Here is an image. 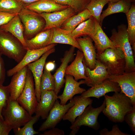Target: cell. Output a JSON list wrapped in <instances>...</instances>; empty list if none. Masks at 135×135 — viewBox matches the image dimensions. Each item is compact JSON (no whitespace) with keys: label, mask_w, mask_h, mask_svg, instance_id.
Wrapping results in <instances>:
<instances>
[{"label":"cell","mask_w":135,"mask_h":135,"mask_svg":"<svg viewBox=\"0 0 135 135\" xmlns=\"http://www.w3.org/2000/svg\"><path fill=\"white\" fill-rule=\"evenodd\" d=\"M120 90L117 83L107 79L102 84L91 87L82 93L80 96L83 98L94 97L99 99L107 93L120 92Z\"/></svg>","instance_id":"cell-19"},{"label":"cell","mask_w":135,"mask_h":135,"mask_svg":"<svg viewBox=\"0 0 135 135\" xmlns=\"http://www.w3.org/2000/svg\"><path fill=\"white\" fill-rule=\"evenodd\" d=\"M56 44H51L44 48L36 50L27 49V52L22 60L15 66L6 72L8 76H12L28 64L38 59L46 52L55 47Z\"/></svg>","instance_id":"cell-18"},{"label":"cell","mask_w":135,"mask_h":135,"mask_svg":"<svg viewBox=\"0 0 135 135\" xmlns=\"http://www.w3.org/2000/svg\"><path fill=\"white\" fill-rule=\"evenodd\" d=\"M10 97V92L8 85H0V117L4 118L2 114V110L7 106L8 101Z\"/></svg>","instance_id":"cell-37"},{"label":"cell","mask_w":135,"mask_h":135,"mask_svg":"<svg viewBox=\"0 0 135 135\" xmlns=\"http://www.w3.org/2000/svg\"><path fill=\"white\" fill-rule=\"evenodd\" d=\"M55 64L54 62L50 61L45 64L44 66V68L50 71L52 70L54 68Z\"/></svg>","instance_id":"cell-44"},{"label":"cell","mask_w":135,"mask_h":135,"mask_svg":"<svg viewBox=\"0 0 135 135\" xmlns=\"http://www.w3.org/2000/svg\"><path fill=\"white\" fill-rule=\"evenodd\" d=\"M2 55L0 53V85H3L5 80L6 75L5 65Z\"/></svg>","instance_id":"cell-41"},{"label":"cell","mask_w":135,"mask_h":135,"mask_svg":"<svg viewBox=\"0 0 135 135\" xmlns=\"http://www.w3.org/2000/svg\"><path fill=\"white\" fill-rule=\"evenodd\" d=\"M40 117L35 115L24 126L21 128H18L13 129L15 135H34L38 134L39 132L34 130L33 125L38 120Z\"/></svg>","instance_id":"cell-35"},{"label":"cell","mask_w":135,"mask_h":135,"mask_svg":"<svg viewBox=\"0 0 135 135\" xmlns=\"http://www.w3.org/2000/svg\"><path fill=\"white\" fill-rule=\"evenodd\" d=\"M48 131H45L41 135H64V130L57 128H54Z\"/></svg>","instance_id":"cell-43"},{"label":"cell","mask_w":135,"mask_h":135,"mask_svg":"<svg viewBox=\"0 0 135 135\" xmlns=\"http://www.w3.org/2000/svg\"><path fill=\"white\" fill-rule=\"evenodd\" d=\"M128 23L127 31L134 55H135V4L132 3L128 12L126 14Z\"/></svg>","instance_id":"cell-31"},{"label":"cell","mask_w":135,"mask_h":135,"mask_svg":"<svg viewBox=\"0 0 135 135\" xmlns=\"http://www.w3.org/2000/svg\"><path fill=\"white\" fill-rule=\"evenodd\" d=\"M61 4L68 6L74 9L77 13L86 8L90 0H53Z\"/></svg>","instance_id":"cell-36"},{"label":"cell","mask_w":135,"mask_h":135,"mask_svg":"<svg viewBox=\"0 0 135 135\" xmlns=\"http://www.w3.org/2000/svg\"><path fill=\"white\" fill-rule=\"evenodd\" d=\"M91 16L88 10L85 8L68 18L60 28L72 32L80 24Z\"/></svg>","instance_id":"cell-29"},{"label":"cell","mask_w":135,"mask_h":135,"mask_svg":"<svg viewBox=\"0 0 135 135\" xmlns=\"http://www.w3.org/2000/svg\"><path fill=\"white\" fill-rule=\"evenodd\" d=\"M24 7L17 0H0V11L18 14Z\"/></svg>","instance_id":"cell-33"},{"label":"cell","mask_w":135,"mask_h":135,"mask_svg":"<svg viewBox=\"0 0 135 135\" xmlns=\"http://www.w3.org/2000/svg\"><path fill=\"white\" fill-rule=\"evenodd\" d=\"M75 48L72 46L65 52L64 57L60 59L62 62L53 75L55 81L54 91L58 95L65 82L64 78L66 70L68 64L73 60L74 57Z\"/></svg>","instance_id":"cell-17"},{"label":"cell","mask_w":135,"mask_h":135,"mask_svg":"<svg viewBox=\"0 0 135 135\" xmlns=\"http://www.w3.org/2000/svg\"><path fill=\"white\" fill-rule=\"evenodd\" d=\"M100 135H130V134L124 133L120 129L117 124L114 125L112 126V130H108L106 128L100 130L99 131Z\"/></svg>","instance_id":"cell-39"},{"label":"cell","mask_w":135,"mask_h":135,"mask_svg":"<svg viewBox=\"0 0 135 135\" xmlns=\"http://www.w3.org/2000/svg\"><path fill=\"white\" fill-rule=\"evenodd\" d=\"M108 1L107 0H90L86 8L96 20L100 23V17L103 8Z\"/></svg>","instance_id":"cell-32"},{"label":"cell","mask_w":135,"mask_h":135,"mask_svg":"<svg viewBox=\"0 0 135 135\" xmlns=\"http://www.w3.org/2000/svg\"><path fill=\"white\" fill-rule=\"evenodd\" d=\"M132 3H135V0H128Z\"/></svg>","instance_id":"cell-47"},{"label":"cell","mask_w":135,"mask_h":135,"mask_svg":"<svg viewBox=\"0 0 135 135\" xmlns=\"http://www.w3.org/2000/svg\"><path fill=\"white\" fill-rule=\"evenodd\" d=\"M106 106V102L104 99L102 105L98 107L94 108L92 104L88 106L72 124L70 127L71 131L69 135H75L82 126H88L95 130L99 129L100 126L98 121V117Z\"/></svg>","instance_id":"cell-6"},{"label":"cell","mask_w":135,"mask_h":135,"mask_svg":"<svg viewBox=\"0 0 135 135\" xmlns=\"http://www.w3.org/2000/svg\"><path fill=\"white\" fill-rule=\"evenodd\" d=\"M75 102L74 98L70 100L68 103L64 105L60 104L58 99H56L46 120L40 126L38 131L43 132L47 129L55 128L63 119L65 114Z\"/></svg>","instance_id":"cell-9"},{"label":"cell","mask_w":135,"mask_h":135,"mask_svg":"<svg viewBox=\"0 0 135 135\" xmlns=\"http://www.w3.org/2000/svg\"><path fill=\"white\" fill-rule=\"evenodd\" d=\"M28 70L26 66L12 76L8 85L11 100H16L22 92L26 83Z\"/></svg>","instance_id":"cell-20"},{"label":"cell","mask_w":135,"mask_h":135,"mask_svg":"<svg viewBox=\"0 0 135 135\" xmlns=\"http://www.w3.org/2000/svg\"><path fill=\"white\" fill-rule=\"evenodd\" d=\"M96 59L105 66L110 75H118L125 72V57L118 48H108L100 54H97Z\"/></svg>","instance_id":"cell-4"},{"label":"cell","mask_w":135,"mask_h":135,"mask_svg":"<svg viewBox=\"0 0 135 135\" xmlns=\"http://www.w3.org/2000/svg\"><path fill=\"white\" fill-rule=\"evenodd\" d=\"M75 102L70 107L64 115L63 120H68L71 124L74 122L76 118L80 115L86 108L89 105L91 104L93 100L90 98H83L80 96L74 97Z\"/></svg>","instance_id":"cell-22"},{"label":"cell","mask_w":135,"mask_h":135,"mask_svg":"<svg viewBox=\"0 0 135 135\" xmlns=\"http://www.w3.org/2000/svg\"><path fill=\"white\" fill-rule=\"evenodd\" d=\"M106 106L102 112L110 121L114 123H122L124 116L132 109L133 105L130 98L124 93L115 92L111 96L105 95Z\"/></svg>","instance_id":"cell-1"},{"label":"cell","mask_w":135,"mask_h":135,"mask_svg":"<svg viewBox=\"0 0 135 135\" xmlns=\"http://www.w3.org/2000/svg\"><path fill=\"white\" fill-rule=\"evenodd\" d=\"M108 79L118 84L120 91L130 98L133 106H135V71L125 72L118 75H110Z\"/></svg>","instance_id":"cell-10"},{"label":"cell","mask_w":135,"mask_h":135,"mask_svg":"<svg viewBox=\"0 0 135 135\" xmlns=\"http://www.w3.org/2000/svg\"><path fill=\"white\" fill-rule=\"evenodd\" d=\"M127 26L121 24L118 25L117 30L113 29L111 36L109 38L116 48L120 49L125 57L126 64L125 72L135 71L134 56L129 41Z\"/></svg>","instance_id":"cell-2"},{"label":"cell","mask_w":135,"mask_h":135,"mask_svg":"<svg viewBox=\"0 0 135 135\" xmlns=\"http://www.w3.org/2000/svg\"><path fill=\"white\" fill-rule=\"evenodd\" d=\"M11 130L6 124L4 120L0 117V135H8Z\"/></svg>","instance_id":"cell-42"},{"label":"cell","mask_w":135,"mask_h":135,"mask_svg":"<svg viewBox=\"0 0 135 135\" xmlns=\"http://www.w3.org/2000/svg\"><path fill=\"white\" fill-rule=\"evenodd\" d=\"M55 51V47L51 48L43 54L40 58L27 65L28 68L31 72L34 78L35 94L38 102L40 101V84L41 78L46 61L48 56Z\"/></svg>","instance_id":"cell-12"},{"label":"cell","mask_w":135,"mask_h":135,"mask_svg":"<svg viewBox=\"0 0 135 135\" xmlns=\"http://www.w3.org/2000/svg\"><path fill=\"white\" fill-rule=\"evenodd\" d=\"M17 15L0 11V27L8 23Z\"/></svg>","instance_id":"cell-40"},{"label":"cell","mask_w":135,"mask_h":135,"mask_svg":"<svg viewBox=\"0 0 135 135\" xmlns=\"http://www.w3.org/2000/svg\"><path fill=\"white\" fill-rule=\"evenodd\" d=\"M95 24L94 32L90 37L94 42L97 54H100L108 48H116L104 32L99 23L95 19Z\"/></svg>","instance_id":"cell-21"},{"label":"cell","mask_w":135,"mask_h":135,"mask_svg":"<svg viewBox=\"0 0 135 135\" xmlns=\"http://www.w3.org/2000/svg\"><path fill=\"white\" fill-rule=\"evenodd\" d=\"M76 14L74 9L69 6L60 11L39 14L45 21V25L43 30L54 28H60L66 20Z\"/></svg>","instance_id":"cell-11"},{"label":"cell","mask_w":135,"mask_h":135,"mask_svg":"<svg viewBox=\"0 0 135 135\" xmlns=\"http://www.w3.org/2000/svg\"><path fill=\"white\" fill-rule=\"evenodd\" d=\"M23 4L24 6L40 0H17Z\"/></svg>","instance_id":"cell-45"},{"label":"cell","mask_w":135,"mask_h":135,"mask_svg":"<svg viewBox=\"0 0 135 135\" xmlns=\"http://www.w3.org/2000/svg\"><path fill=\"white\" fill-rule=\"evenodd\" d=\"M53 33V28L43 30L31 39H25L27 49H38L50 44Z\"/></svg>","instance_id":"cell-24"},{"label":"cell","mask_w":135,"mask_h":135,"mask_svg":"<svg viewBox=\"0 0 135 135\" xmlns=\"http://www.w3.org/2000/svg\"><path fill=\"white\" fill-rule=\"evenodd\" d=\"M69 6L58 4L53 0H40L26 6L24 8L40 14L60 11Z\"/></svg>","instance_id":"cell-23"},{"label":"cell","mask_w":135,"mask_h":135,"mask_svg":"<svg viewBox=\"0 0 135 135\" xmlns=\"http://www.w3.org/2000/svg\"><path fill=\"white\" fill-rule=\"evenodd\" d=\"M0 29L11 34L26 48V44L24 34V28L18 14L16 16L7 24L1 26Z\"/></svg>","instance_id":"cell-26"},{"label":"cell","mask_w":135,"mask_h":135,"mask_svg":"<svg viewBox=\"0 0 135 135\" xmlns=\"http://www.w3.org/2000/svg\"><path fill=\"white\" fill-rule=\"evenodd\" d=\"M107 8L101 14L100 24L102 26L104 19L107 16L115 13H127L130 8L132 3L128 0H121L115 3H108Z\"/></svg>","instance_id":"cell-28"},{"label":"cell","mask_w":135,"mask_h":135,"mask_svg":"<svg viewBox=\"0 0 135 135\" xmlns=\"http://www.w3.org/2000/svg\"><path fill=\"white\" fill-rule=\"evenodd\" d=\"M58 99V96L54 90L41 92L40 100L35 110V115L42 119H46Z\"/></svg>","instance_id":"cell-16"},{"label":"cell","mask_w":135,"mask_h":135,"mask_svg":"<svg viewBox=\"0 0 135 135\" xmlns=\"http://www.w3.org/2000/svg\"><path fill=\"white\" fill-rule=\"evenodd\" d=\"M65 74L72 76L76 81L81 79L86 78L85 72V64L82 52L78 50L74 61L68 66Z\"/></svg>","instance_id":"cell-25"},{"label":"cell","mask_w":135,"mask_h":135,"mask_svg":"<svg viewBox=\"0 0 135 135\" xmlns=\"http://www.w3.org/2000/svg\"><path fill=\"white\" fill-rule=\"evenodd\" d=\"M55 81L53 75L51 72L44 69L41 77L40 90V92L45 91L54 90Z\"/></svg>","instance_id":"cell-34"},{"label":"cell","mask_w":135,"mask_h":135,"mask_svg":"<svg viewBox=\"0 0 135 135\" xmlns=\"http://www.w3.org/2000/svg\"><path fill=\"white\" fill-rule=\"evenodd\" d=\"M124 120L127 123L133 134H135V106L125 115Z\"/></svg>","instance_id":"cell-38"},{"label":"cell","mask_w":135,"mask_h":135,"mask_svg":"<svg viewBox=\"0 0 135 135\" xmlns=\"http://www.w3.org/2000/svg\"><path fill=\"white\" fill-rule=\"evenodd\" d=\"M27 51L21 43L9 33L0 29V53L18 63L22 59Z\"/></svg>","instance_id":"cell-5"},{"label":"cell","mask_w":135,"mask_h":135,"mask_svg":"<svg viewBox=\"0 0 135 135\" xmlns=\"http://www.w3.org/2000/svg\"><path fill=\"white\" fill-rule=\"evenodd\" d=\"M18 15L24 26L25 39L35 36L43 30L45 21L39 14L24 8Z\"/></svg>","instance_id":"cell-7"},{"label":"cell","mask_w":135,"mask_h":135,"mask_svg":"<svg viewBox=\"0 0 135 135\" xmlns=\"http://www.w3.org/2000/svg\"><path fill=\"white\" fill-rule=\"evenodd\" d=\"M109 2L111 3H115L121 0H107Z\"/></svg>","instance_id":"cell-46"},{"label":"cell","mask_w":135,"mask_h":135,"mask_svg":"<svg viewBox=\"0 0 135 135\" xmlns=\"http://www.w3.org/2000/svg\"><path fill=\"white\" fill-rule=\"evenodd\" d=\"M2 114L6 124L11 130L24 126L32 117L16 100H11L10 98Z\"/></svg>","instance_id":"cell-3"},{"label":"cell","mask_w":135,"mask_h":135,"mask_svg":"<svg viewBox=\"0 0 135 135\" xmlns=\"http://www.w3.org/2000/svg\"><path fill=\"white\" fill-rule=\"evenodd\" d=\"M65 84L64 90L62 94L58 96V99L60 100V103L62 105L66 104L68 101L72 99L75 95L82 94L86 90L80 87L81 84H85L84 80L78 82L72 76L65 74Z\"/></svg>","instance_id":"cell-14"},{"label":"cell","mask_w":135,"mask_h":135,"mask_svg":"<svg viewBox=\"0 0 135 135\" xmlns=\"http://www.w3.org/2000/svg\"><path fill=\"white\" fill-rule=\"evenodd\" d=\"M16 100L31 116L34 113L38 102L36 95L33 76L28 68L24 87Z\"/></svg>","instance_id":"cell-8"},{"label":"cell","mask_w":135,"mask_h":135,"mask_svg":"<svg viewBox=\"0 0 135 135\" xmlns=\"http://www.w3.org/2000/svg\"><path fill=\"white\" fill-rule=\"evenodd\" d=\"M53 33L51 44H61L70 45L82 51L81 48L72 32L60 28H53Z\"/></svg>","instance_id":"cell-27"},{"label":"cell","mask_w":135,"mask_h":135,"mask_svg":"<svg viewBox=\"0 0 135 135\" xmlns=\"http://www.w3.org/2000/svg\"><path fill=\"white\" fill-rule=\"evenodd\" d=\"M85 84L91 87L102 84L110 75L105 66L97 59L96 67L92 70L86 67L85 64Z\"/></svg>","instance_id":"cell-13"},{"label":"cell","mask_w":135,"mask_h":135,"mask_svg":"<svg viewBox=\"0 0 135 135\" xmlns=\"http://www.w3.org/2000/svg\"><path fill=\"white\" fill-rule=\"evenodd\" d=\"M95 28V19L92 16L79 24L72 33L76 38L86 36L90 37L94 33Z\"/></svg>","instance_id":"cell-30"},{"label":"cell","mask_w":135,"mask_h":135,"mask_svg":"<svg viewBox=\"0 0 135 135\" xmlns=\"http://www.w3.org/2000/svg\"><path fill=\"white\" fill-rule=\"evenodd\" d=\"M81 49L84 55V60L86 67L91 70L96 67L97 53L93 41L89 36L76 38Z\"/></svg>","instance_id":"cell-15"}]
</instances>
